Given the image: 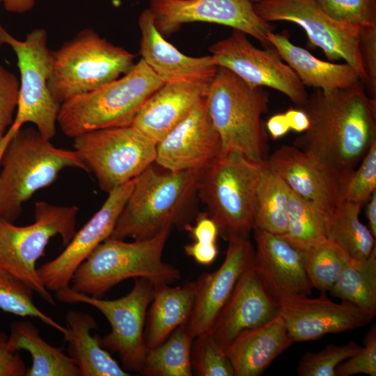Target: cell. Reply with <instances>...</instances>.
I'll return each instance as SVG.
<instances>
[{"label": "cell", "mask_w": 376, "mask_h": 376, "mask_svg": "<svg viewBox=\"0 0 376 376\" xmlns=\"http://www.w3.org/2000/svg\"><path fill=\"white\" fill-rule=\"evenodd\" d=\"M361 346L353 340L337 345L329 344L318 352H308L299 361V376H336L338 364L356 354Z\"/></svg>", "instance_id": "obj_38"}, {"label": "cell", "mask_w": 376, "mask_h": 376, "mask_svg": "<svg viewBox=\"0 0 376 376\" xmlns=\"http://www.w3.org/2000/svg\"><path fill=\"white\" fill-rule=\"evenodd\" d=\"M294 342L278 315L267 323L240 334L226 349L234 376H258Z\"/></svg>", "instance_id": "obj_25"}, {"label": "cell", "mask_w": 376, "mask_h": 376, "mask_svg": "<svg viewBox=\"0 0 376 376\" xmlns=\"http://www.w3.org/2000/svg\"><path fill=\"white\" fill-rule=\"evenodd\" d=\"M366 217L368 220L369 229L374 237L376 238V190L368 200L366 207Z\"/></svg>", "instance_id": "obj_49"}, {"label": "cell", "mask_w": 376, "mask_h": 376, "mask_svg": "<svg viewBox=\"0 0 376 376\" xmlns=\"http://www.w3.org/2000/svg\"><path fill=\"white\" fill-rule=\"evenodd\" d=\"M72 139L74 150L107 194L155 162L156 144L132 125L95 130Z\"/></svg>", "instance_id": "obj_11"}, {"label": "cell", "mask_w": 376, "mask_h": 376, "mask_svg": "<svg viewBox=\"0 0 376 376\" xmlns=\"http://www.w3.org/2000/svg\"><path fill=\"white\" fill-rule=\"evenodd\" d=\"M246 36L233 29L228 37L211 45L209 50L214 63L230 70L249 85L275 89L297 107L302 106L308 94L295 71L273 46L259 49Z\"/></svg>", "instance_id": "obj_14"}, {"label": "cell", "mask_w": 376, "mask_h": 376, "mask_svg": "<svg viewBox=\"0 0 376 376\" xmlns=\"http://www.w3.org/2000/svg\"><path fill=\"white\" fill-rule=\"evenodd\" d=\"M258 15L270 22L295 23L306 32L309 42L320 48L331 61L343 59L366 81L359 49L360 27L334 20L315 0H261L254 3Z\"/></svg>", "instance_id": "obj_13"}, {"label": "cell", "mask_w": 376, "mask_h": 376, "mask_svg": "<svg viewBox=\"0 0 376 376\" xmlns=\"http://www.w3.org/2000/svg\"><path fill=\"white\" fill-rule=\"evenodd\" d=\"M19 90V80L17 76L0 65V142L14 120Z\"/></svg>", "instance_id": "obj_42"}, {"label": "cell", "mask_w": 376, "mask_h": 376, "mask_svg": "<svg viewBox=\"0 0 376 376\" xmlns=\"http://www.w3.org/2000/svg\"><path fill=\"white\" fill-rule=\"evenodd\" d=\"M0 218L16 219L22 205L38 190L52 185L65 168L88 171L75 150L54 146L37 129L20 128L0 159Z\"/></svg>", "instance_id": "obj_3"}, {"label": "cell", "mask_w": 376, "mask_h": 376, "mask_svg": "<svg viewBox=\"0 0 376 376\" xmlns=\"http://www.w3.org/2000/svg\"><path fill=\"white\" fill-rule=\"evenodd\" d=\"M267 38L305 86L331 92L347 88L361 81L357 72L348 63L322 61L304 48L294 45L285 33L271 31L267 33Z\"/></svg>", "instance_id": "obj_26"}, {"label": "cell", "mask_w": 376, "mask_h": 376, "mask_svg": "<svg viewBox=\"0 0 376 376\" xmlns=\"http://www.w3.org/2000/svg\"><path fill=\"white\" fill-rule=\"evenodd\" d=\"M266 127L271 136L274 139L283 136L290 130L284 113L272 116L266 123Z\"/></svg>", "instance_id": "obj_47"}, {"label": "cell", "mask_w": 376, "mask_h": 376, "mask_svg": "<svg viewBox=\"0 0 376 376\" xmlns=\"http://www.w3.org/2000/svg\"><path fill=\"white\" fill-rule=\"evenodd\" d=\"M49 88L59 104L127 74L135 56L85 29L51 52Z\"/></svg>", "instance_id": "obj_7"}, {"label": "cell", "mask_w": 376, "mask_h": 376, "mask_svg": "<svg viewBox=\"0 0 376 376\" xmlns=\"http://www.w3.org/2000/svg\"><path fill=\"white\" fill-rule=\"evenodd\" d=\"M336 21L361 27L376 24V0H315Z\"/></svg>", "instance_id": "obj_39"}, {"label": "cell", "mask_w": 376, "mask_h": 376, "mask_svg": "<svg viewBox=\"0 0 376 376\" xmlns=\"http://www.w3.org/2000/svg\"><path fill=\"white\" fill-rule=\"evenodd\" d=\"M253 269L273 299L307 295L313 288L308 276L306 252L282 235L254 228Z\"/></svg>", "instance_id": "obj_20"}, {"label": "cell", "mask_w": 376, "mask_h": 376, "mask_svg": "<svg viewBox=\"0 0 376 376\" xmlns=\"http://www.w3.org/2000/svg\"><path fill=\"white\" fill-rule=\"evenodd\" d=\"M363 346L353 356L337 366L336 376L357 374L376 375V327L374 324L366 334Z\"/></svg>", "instance_id": "obj_41"}, {"label": "cell", "mask_w": 376, "mask_h": 376, "mask_svg": "<svg viewBox=\"0 0 376 376\" xmlns=\"http://www.w3.org/2000/svg\"><path fill=\"white\" fill-rule=\"evenodd\" d=\"M359 164L348 180L345 200L363 205L376 190V142Z\"/></svg>", "instance_id": "obj_40"}, {"label": "cell", "mask_w": 376, "mask_h": 376, "mask_svg": "<svg viewBox=\"0 0 376 376\" xmlns=\"http://www.w3.org/2000/svg\"><path fill=\"white\" fill-rule=\"evenodd\" d=\"M290 130L297 132H304L309 125L306 114L300 109L290 108L284 113Z\"/></svg>", "instance_id": "obj_46"}, {"label": "cell", "mask_w": 376, "mask_h": 376, "mask_svg": "<svg viewBox=\"0 0 376 376\" xmlns=\"http://www.w3.org/2000/svg\"><path fill=\"white\" fill-rule=\"evenodd\" d=\"M359 49L366 75V91L376 100V24L360 28Z\"/></svg>", "instance_id": "obj_43"}, {"label": "cell", "mask_w": 376, "mask_h": 376, "mask_svg": "<svg viewBox=\"0 0 376 376\" xmlns=\"http://www.w3.org/2000/svg\"><path fill=\"white\" fill-rule=\"evenodd\" d=\"M26 371L21 356L10 348L8 337L0 334V376H26Z\"/></svg>", "instance_id": "obj_45"}, {"label": "cell", "mask_w": 376, "mask_h": 376, "mask_svg": "<svg viewBox=\"0 0 376 376\" xmlns=\"http://www.w3.org/2000/svg\"><path fill=\"white\" fill-rule=\"evenodd\" d=\"M329 292L335 297L376 314V247L364 259L350 258Z\"/></svg>", "instance_id": "obj_31"}, {"label": "cell", "mask_w": 376, "mask_h": 376, "mask_svg": "<svg viewBox=\"0 0 376 376\" xmlns=\"http://www.w3.org/2000/svg\"><path fill=\"white\" fill-rule=\"evenodd\" d=\"M171 230L166 228L150 238L131 242L108 238L79 265L70 288L103 298L113 286L131 278H143L154 285L178 281L180 270L162 260Z\"/></svg>", "instance_id": "obj_4"}, {"label": "cell", "mask_w": 376, "mask_h": 376, "mask_svg": "<svg viewBox=\"0 0 376 376\" xmlns=\"http://www.w3.org/2000/svg\"><path fill=\"white\" fill-rule=\"evenodd\" d=\"M297 108L309 125L293 146L349 180L376 142V100L363 83L331 92L315 89Z\"/></svg>", "instance_id": "obj_1"}, {"label": "cell", "mask_w": 376, "mask_h": 376, "mask_svg": "<svg viewBox=\"0 0 376 376\" xmlns=\"http://www.w3.org/2000/svg\"><path fill=\"white\" fill-rule=\"evenodd\" d=\"M278 315V304L256 273L252 263L239 277L209 332L224 352L240 334Z\"/></svg>", "instance_id": "obj_22"}, {"label": "cell", "mask_w": 376, "mask_h": 376, "mask_svg": "<svg viewBox=\"0 0 376 376\" xmlns=\"http://www.w3.org/2000/svg\"><path fill=\"white\" fill-rule=\"evenodd\" d=\"M135 178L109 192L100 209L75 233L65 249L37 268L40 281L48 290L56 292L69 287L79 265L110 237L132 191Z\"/></svg>", "instance_id": "obj_16"}, {"label": "cell", "mask_w": 376, "mask_h": 376, "mask_svg": "<svg viewBox=\"0 0 376 376\" xmlns=\"http://www.w3.org/2000/svg\"><path fill=\"white\" fill-rule=\"evenodd\" d=\"M194 340L187 323L179 326L162 344L148 349L140 373L148 376H191Z\"/></svg>", "instance_id": "obj_32"}, {"label": "cell", "mask_w": 376, "mask_h": 376, "mask_svg": "<svg viewBox=\"0 0 376 376\" xmlns=\"http://www.w3.org/2000/svg\"><path fill=\"white\" fill-rule=\"evenodd\" d=\"M287 213L288 230L282 236L296 246L306 250L327 239L330 217L290 189Z\"/></svg>", "instance_id": "obj_34"}, {"label": "cell", "mask_w": 376, "mask_h": 376, "mask_svg": "<svg viewBox=\"0 0 376 376\" xmlns=\"http://www.w3.org/2000/svg\"><path fill=\"white\" fill-rule=\"evenodd\" d=\"M305 252L306 271L313 287L329 291L350 257L338 244L327 238Z\"/></svg>", "instance_id": "obj_35"}, {"label": "cell", "mask_w": 376, "mask_h": 376, "mask_svg": "<svg viewBox=\"0 0 376 376\" xmlns=\"http://www.w3.org/2000/svg\"><path fill=\"white\" fill-rule=\"evenodd\" d=\"M265 163L292 191L329 217L345 201L348 180L294 146H280Z\"/></svg>", "instance_id": "obj_19"}, {"label": "cell", "mask_w": 376, "mask_h": 376, "mask_svg": "<svg viewBox=\"0 0 376 376\" xmlns=\"http://www.w3.org/2000/svg\"><path fill=\"white\" fill-rule=\"evenodd\" d=\"M6 0H0V3H3ZM6 30L3 28L1 22H0V40L2 38L3 35L6 33Z\"/></svg>", "instance_id": "obj_50"}, {"label": "cell", "mask_w": 376, "mask_h": 376, "mask_svg": "<svg viewBox=\"0 0 376 376\" xmlns=\"http://www.w3.org/2000/svg\"><path fill=\"white\" fill-rule=\"evenodd\" d=\"M194 240L191 243L197 248L217 249V240L219 230L216 223L209 217L207 212L198 214L194 226L190 223L184 228Z\"/></svg>", "instance_id": "obj_44"}, {"label": "cell", "mask_w": 376, "mask_h": 376, "mask_svg": "<svg viewBox=\"0 0 376 376\" xmlns=\"http://www.w3.org/2000/svg\"><path fill=\"white\" fill-rule=\"evenodd\" d=\"M141 59L164 82H189L210 85L219 67L212 55L191 57L166 41L157 29L152 13L144 10L139 16Z\"/></svg>", "instance_id": "obj_23"}, {"label": "cell", "mask_w": 376, "mask_h": 376, "mask_svg": "<svg viewBox=\"0 0 376 376\" xmlns=\"http://www.w3.org/2000/svg\"><path fill=\"white\" fill-rule=\"evenodd\" d=\"M3 44L10 46L17 56L20 80L16 115L0 142V157L10 139L24 123H33L45 139L51 140L56 134L61 105L49 88L52 57L47 31L35 29L23 40L6 31L0 40V45Z\"/></svg>", "instance_id": "obj_10"}, {"label": "cell", "mask_w": 376, "mask_h": 376, "mask_svg": "<svg viewBox=\"0 0 376 376\" xmlns=\"http://www.w3.org/2000/svg\"><path fill=\"white\" fill-rule=\"evenodd\" d=\"M164 84L140 59L120 78L63 102L57 123L70 138L95 130L131 125L146 101Z\"/></svg>", "instance_id": "obj_6"}, {"label": "cell", "mask_w": 376, "mask_h": 376, "mask_svg": "<svg viewBox=\"0 0 376 376\" xmlns=\"http://www.w3.org/2000/svg\"><path fill=\"white\" fill-rule=\"evenodd\" d=\"M221 155V139L205 97L156 145L155 162L171 171H205Z\"/></svg>", "instance_id": "obj_18"}, {"label": "cell", "mask_w": 376, "mask_h": 376, "mask_svg": "<svg viewBox=\"0 0 376 376\" xmlns=\"http://www.w3.org/2000/svg\"><path fill=\"white\" fill-rule=\"evenodd\" d=\"M225 258L213 272L201 274L187 328L196 336L209 332L218 313L230 297L242 273L252 264L254 248L249 238L230 237Z\"/></svg>", "instance_id": "obj_21"}, {"label": "cell", "mask_w": 376, "mask_h": 376, "mask_svg": "<svg viewBox=\"0 0 376 376\" xmlns=\"http://www.w3.org/2000/svg\"><path fill=\"white\" fill-rule=\"evenodd\" d=\"M318 298L294 295L281 299L279 313L291 340L304 342L317 340L368 324L375 314L344 301L336 303L324 291Z\"/></svg>", "instance_id": "obj_17"}, {"label": "cell", "mask_w": 376, "mask_h": 376, "mask_svg": "<svg viewBox=\"0 0 376 376\" xmlns=\"http://www.w3.org/2000/svg\"><path fill=\"white\" fill-rule=\"evenodd\" d=\"M204 171H158L152 164L135 178L109 238H150L166 228H184L194 216Z\"/></svg>", "instance_id": "obj_2"}, {"label": "cell", "mask_w": 376, "mask_h": 376, "mask_svg": "<svg viewBox=\"0 0 376 376\" xmlns=\"http://www.w3.org/2000/svg\"><path fill=\"white\" fill-rule=\"evenodd\" d=\"M65 320L70 334L64 341L68 343L69 356L81 376L131 375L102 347L99 336L92 335L91 331L97 327L92 316L70 310L65 315Z\"/></svg>", "instance_id": "obj_28"}, {"label": "cell", "mask_w": 376, "mask_h": 376, "mask_svg": "<svg viewBox=\"0 0 376 376\" xmlns=\"http://www.w3.org/2000/svg\"><path fill=\"white\" fill-rule=\"evenodd\" d=\"M289 193L287 184L264 161L256 191L254 228L284 235L288 225Z\"/></svg>", "instance_id": "obj_30"}, {"label": "cell", "mask_w": 376, "mask_h": 376, "mask_svg": "<svg viewBox=\"0 0 376 376\" xmlns=\"http://www.w3.org/2000/svg\"><path fill=\"white\" fill-rule=\"evenodd\" d=\"M3 4L8 12L24 13L32 9L35 0H6Z\"/></svg>", "instance_id": "obj_48"}, {"label": "cell", "mask_w": 376, "mask_h": 376, "mask_svg": "<svg viewBox=\"0 0 376 376\" xmlns=\"http://www.w3.org/2000/svg\"><path fill=\"white\" fill-rule=\"evenodd\" d=\"M157 29L162 36L176 31L182 24L204 22L232 27L252 36L265 47L269 22L256 13L251 0H150Z\"/></svg>", "instance_id": "obj_15"}, {"label": "cell", "mask_w": 376, "mask_h": 376, "mask_svg": "<svg viewBox=\"0 0 376 376\" xmlns=\"http://www.w3.org/2000/svg\"><path fill=\"white\" fill-rule=\"evenodd\" d=\"M263 163L229 152L202 174L198 197L226 239L249 238L254 228L255 196Z\"/></svg>", "instance_id": "obj_8"}, {"label": "cell", "mask_w": 376, "mask_h": 376, "mask_svg": "<svg viewBox=\"0 0 376 376\" xmlns=\"http://www.w3.org/2000/svg\"><path fill=\"white\" fill-rule=\"evenodd\" d=\"M206 100L222 154L237 152L254 162L265 161L269 146L262 116L268 111L269 100L264 88L249 85L230 70L219 67Z\"/></svg>", "instance_id": "obj_5"}, {"label": "cell", "mask_w": 376, "mask_h": 376, "mask_svg": "<svg viewBox=\"0 0 376 376\" xmlns=\"http://www.w3.org/2000/svg\"><path fill=\"white\" fill-rule=\"evenodd\" d=\"M209 87L189 82L164 84L146 101L131 125L157 145L206 97Z\"/></svg>", "instance_id": "obj_24"}, {"label": "cell", "mask_w": 376, "mask_h": 376, "mask_svg": "<svg viewBox=\"0 0 376 376\" xmlns=\"http://www.w3.org/2000/svg\"><path fill=\"white\" fill-rule=\"evenodd\" d=\"M79 207L56 205L45 201L35 204V219L17 226L0 218V266L29 286L47 303L55 301L37 273L36 263L53 237L59 235L66 246L76 233Z\"/></svg>", "instance_id": "obj_9"}, {"label": "cell", "mask_w": 376, "mask_h": 376, "mask_svg": "<svg viewBox=\"0 0 376 376\" xmlns=\"http://www.w3.org/2000/svg\"><path fill=\"white\" fill-rule=\"evenodd\" d=\"M8 344L13 351L24 350L30 353L32 366L26 376H81L70 356L47 343L30 321L12 322Z\"/></svg>", "instance_id": "obj_29"}, {"label": "cell", "mask_w": 376, "mask_h": 376, "mask_svg": "<svg viewBox=\"0 0 376 376\" xmlns=\"http://www.w3.org/2000/svg\"><path fill=\"white\" fill-rule=\"evenodd\" d=\"M55 292L61 302L84 303L99 310L111 328L100 339L102 347L119 356L125 370L141 373L148 351L143 336L146 318L155 294L151 281L138 278L128 294L113 300L93 297L74 291L70 286Z\"/></svg>", "instance_id": "obj_12"}, {"label": "cell", "mask_w": 376, "mask_h": 376, "mask_svg": "<svg viewBox=\"0 0 376 376\" xmlns=\"http://www.w3.org/2000/svg\"><path fill=\"white\" fill-rule=\"evenodd\" d=\"M252 1H255L256 3H257V2H259V1H261V0H252Z\"/></svg>", "instance_id": "obj_51"}, {"label": "cell", "mask_w": 376, "mask_h": 376, "mask_svg": "<svg viewBox=\"0 0 376 376\" xmlns=\"http://www.w3.org/2000/svg\"><path fill=\"white\" fill-rule=\"evenodd\" d=\"M33 290L0 266V309L20 317L36 318L57 329L66 339L69 329L45 314L33 303Z\"/></svg>", "instance_id": "obj_36"}, {"label": "cell", "mask_w": 376, "mask_h": 376, "mask_svg": "<svg viewBox=\"0 0 376 376\" xmlns=\"http://www.w3.org/2000/svg\"><path fill=\"white\" fill-rule=\"evenodd\" d=\"M193 373L200 376H234L233 366L210 332L196 336L192 344Z\"/></svg>", "instance_id": "obj_37"}, {"label": "cell", "mask_w": 376, "mask_h": 376, "mask_svg": "<svg viewBox=\"0 0 376 376\" xmlns=\"http://www.w3.org/2000/svg\"><path fill=\"white\" fill-rule=\"evenodd\" d=\"M196 295V282L181 285H155V294L147 312L143 336L147 349L162 344L190 317Z\"/></svg>", "instance_id": "obj_27"}, {"label": "cell", "mask_w": 376, "mask_h": 376, "mask_svg": "<svg viewBox=\"0 0 376 376\" xmlns=\"http://www.w3.org/2000/svg\"><path fill=\"white\" fill-rule=\"evenodd\" d=\"M361 207L345 200L327 224V238L338 244L354 260L368 257L375 247V237L359 220Z\"/></svg>", "instance_id": "obj_33"}]
</instances>
